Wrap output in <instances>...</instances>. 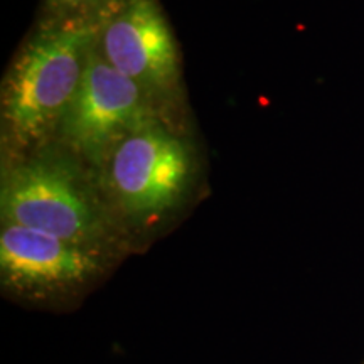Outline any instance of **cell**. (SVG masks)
<instances>
[{"label": "cell", "instance_id": "obj_1", "mask_svg": "<svg viewBox=\"0 0 364 364\" xmlns=\"http://www.w3.org/2000/svg\"><path fill=\"white\" fill-rule=\"evenodd\" d=\"M113 7L66 17L22 49L2 91V120L17 142L34 144L61 125Z\"/></svg>", "mask_w": 364, "mask_h": 364}, {"label": "cell", "instance_id": "obj_2", "mask_svg": "<svg viewBox=\"0 0 364 364\" xmlns=\"http://www.w3.org/2000/svg\"><path fill=\"white\" fill-rule=\"evenodd\" d=\"M2 223L110 255L118 233L68 164L41 157L19 164L2 182Z\"/></svg>", "mask_w": 364, "mask_h": 364}, {"label": "cell", "instance_id": "obj_3", "mask_svg": "<svg viewBox=\"0 0 364 364\" xmlns=\"http://www.w3.org/2000/svg\"><path fill=\"white\" fill-rule=\"evenodd\" d=\"M108 176L124 215L149 225L179 206L193 176V156L181 139L149 124L113 149Z\"/></svg>", "mask_w": 364, "mask_h": 364}, {"label": "cell", "instance_id": "obj_4", "mask_svg": "<svg viewBox=\"0 0 364 364\" xmlns=\"http://www.w3.org/2000/svg\"><path fill=\"white\" fill-rule=\"evenodd\" d=\"M107 255L2 223L0 282L7 294L53 304L83 292L102 277Z\"/></svg>", "mask_w": 364, "mask_h": 364}, {"label": "cell", "instance_id": "obj_5", "mask_svg": "<svg viewBox=\"0 0 364 364\" xmlns=\"http://www.w3.org/2000/svg\"><path fill=\"white\" fill-rule=\"evenodd\" d=\"M95 49V48H93ZM152 122L144 90L91 51L80 88L63 118V135L78 152L100 162L132 132Z\"/></svg>", "mask_w": 364, "mask_h": 364}, {"label": "cell", "instance_id": "obj_6", "mask_svg": "<svg viewBox=\"0 0 364 364\" xmlns=\"http://www.w3.org/2000/svg\"><path fill=\"white\" fill-rule=\"evenodd\" d=\"M100 39L102 56L142 90L169 91L176 86L179 56L157 0H118Z\"/></svg>", "mask_w": 364, "mask_h": 364}, {"label": "cell", "instance_id": "obj_7", "mask_svg": "<svg viewBox=\"0 0 364 364\" xmlns=\"http://www.w3.org/2000/svg\"><path fill=\"white\" fill-rule=\"evenodd\" d=\"M118 0H48L53 11L66 14L68 17L103 12L115 6Z\"/></svg>", "mask_w": 364, "mask_h": 364}]
</instances>
